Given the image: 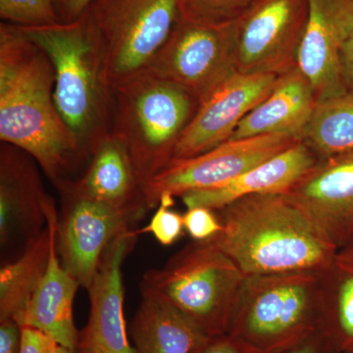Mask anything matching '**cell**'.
Listing matches in <instances>:
<instances>
[{
    "instance_id": "6da1fadb",
    "label": "cell",
    "mask_w": 353,
    "mask_h": 353,
    "mask_svg": "<svg viewBox=\"0 0 353 353\" xmlns=\"http://www.w3.org/2000/svg\"><path fill=\"white\" fill-rule=\"evenodd\" d=\"M52 62L20 26L0 25V139L34 158L57 185L85 158L54 99Z\"/></svg>"
},
{
    "instance_id": "7a4b0ae2",
    "label": "cell",
    "mask_w": 353,
    "mask_h": 353,
    "mask_svg": "<svg viewBox=\"0 0 353 353\" xmlns=\"http://www.w3.org/2000/svg\"><path fill=\"white\" fill-rule=\"evenodd\" d=\"M211 238L246 276L324 271L338 250L284 194L243 196L215 210Z\"/></svg>"
},
{
    "instance_id": "3957f363",
    "label": "cell",
    "mask_w": 353,
    "mask_h": 353,
    "mask_svg": "<svg viewBox=\"0 0 353 353\" xmlns=\"http://www.w3.org/2000/svg\"><path fill=\"white\" fill-rule=\"evenodd\" d=\"M54 67L55 104L85 157L112 129L113 88L99 41L83 13L71 23L21 27Z\"/></svg>"
},
{
    "instance_id": "277c9868",
    "label": "cell",
    "mask_w": 353,
    "mask_h": 353,
    "mask_svg": "<svg viewBox=\"0 0 353 353\" xmlns=\"http://www.w3.org/2000/svg\"><path fill=\"white\" fill-rule=\"evenodd\" d=\"M323 271L245 277L228 333L259 353H280L322 326Z\"/></svg>"
},
{
    "instance_id": "5b68a950",
    "label": "cell",
    "mask_w": 353,
    "mask_h": 353,
    "mask_svg": "<svg viewBox=\"0 0 353 353\" xmlns=\"http://www.w3.org/2000/svg\"><path fill=\"white\" fill-rule=\"evenodd\" d=\"M112 88L111 132L126 145L145 189L173 160L199 102L176 83L146 71Z\"/></svg>"
},
{
    "instance_id": "8992f818",
    "label": "cell",
    "mask_w": 353,
    "mask_h": 353,
    "mask_svg": "<svg viewBox=\"0 0 353 353\" xmlns=\"http://www.w3.org/2000/svg\"><path fill=\"white\" fill-rule=\"evenodd\" d=\"M246 276L209 239L190 241L141 279V296L161 299L208 336L228 333Z\"/></svg>"
},
{
    "instance_id": "52a82bcc",
    "label": "cell",
    "mask_w": 353,
    "mask_h": 353,
    "mask_svg": "<svg viewBox=\"0 0 353 353\" xmlns=\"http://www.w3.org/2000/svg\"><path fill=\"white\" fill-rule=\"evenodd\" d=\"M85 13L113 88L150 67L179 19L178 0H94Z\"/></svg>"
},
{
    "instance_id": "ba28073f",
    "label": "cell",
    "mask_w": 353,
    "mask_h": 353,
    "mask_svg": "<svg viewBox=\"0 0 353 353\" xmlns=\"http://www.w3.org/2000/svg\"><path fill=\"white\" fill-rule=\"evenodd\" d=\"M238 20L210 25L178 19L146 72L176 83L197 102L236 72Z\"/></svg>"
},
{
    "instance_id": "9c48e42d",
    "label": "cell",
    "mask_w": 353,
    "mask_h": 353,
    "mask_svg": "<svg viewBox=\"0 0 353 353\" xmlns=\"http://www.w3.org/2000/svg\"><path fill=\"white\" fill-rule=\"evenodd\" d=\"M301 141L288 134H263L229 139L208 152L171 161L145 187L148 208H157L163 194L182 196L217 187L271 159Z\"/></svg>"
},
{
    "instance_id": "30bf717a",
    "label": "cell",
    "mask_w": 353,
    "mask_h": 353,
    "mask_svg": "<svg viewBox=\"0 0 353 353\" xmlns=\"http://www.w3.org/2000/svg\"><path fill=\"white\" fill-rule=\"evenodd\" d=\"M307 0H257L238 20L236 72L282 76L297 67Z\"/></svg>"
},
{
    "instance_id": "8fae6325",
    "label": "cell",
    "mask_w": 353,
    "mask_h": 353,
    "mask_svg": "<svg viewBox=\"0 0 353 353\" xmlns=\"http://www.w3.org/2000/svg\"><path fill=\"white\" fill-rule=\"evenodd\" d=\"M55 185L62 197L58 255L64 268L88 290L109 246L132 230L134 222L115 209L81 196L65 180Z\"/></svg>"
},
{
    "instance_id": "7c38bea8",
    "label": "cell",
    "mask_w": 353,
    "mask_h": 353,
    "mask_svg": "<svg viewBox=\"0 0 353 353\" xmlns=\"http://www.w3.org/2000/svg\"><path fill=\"white\" fill-rule=\"evenodd\" d=\"M279 77L236 72L220 83L199 102L179 139L173 160L196 157L231 139L243 118L270 94Z\"/></svg>"
},
{
    "instance_id": "4fadbf2b",
    "label": "cell",
    "mask_w": 353,
    "mask_h": 353,
    "mask_svg": "<svg viewBox=\"0 0 353 353\" xmlns=\"http://www.w3.org/2000/svg\"><path fill=\"white\" fill-rule=\"evenodd\" d=\"M339 250L353 239V150L320 159L285 192Z\"/></svg>"
},
{
    "instance_id": "5bb4252c",
    "label": "cell",
    "mask_w": 353,
    "mask_h": 353,
    "mask_svg": "<svg viewBox=\"0 0 353 353\" xmlns=\"http://www.w3.org/2000/svg\"><path fill=\"white\" fill-rule=\"evenodd\" d=\"M308 17L297 68L314 90L318 103L347 92L341 55L353 34V0H307Z\"/></svg>"
},
{
    "instance_id": "9a60e30c",
    "label": "cell",
    "mask_w": 353,
    "mask_h": 353,
    "mask_svg": "<svg viewBox=\"0 0 353 353\" xmlns=\"http://www.w3.org/2000/svg\"><path fill=\"white\" fill-rule=\"evenodd\" d=\"M138 236L137 230H130L116 239L102 257L87 290L90 317L80 333L79 353H137L125 320L122 266Z\"/></svg>"
},
{
    "instance_id": "2e32d148",
    "label": "cell",
    "mask_w": 353,
    "mask_h": 353,
    "mask_svg": "<svg viewBox=\"0 0 353 353\" xmlns=\"http://www.w3.org/2000/svg\"><path fill=\"white\" fill-rule=\"evenodd\" d=\"M34 159L24 150L2 143L0 150V245L28 243L48 227L44 192Z\"/></svg>"
},
{
    "instance_id": "e0dca14e",
    "label": "cell",
    "mask_w": 353,
    "mask_h": 353,
    "mask_svg": "<svg viewBox=\"0 0 353 353\" xmlns=\"http://www.w3.org/2000/svg\"><path fill=\"white\" fill-rule=\"evenodd\" d=\"M46 219L51 234L48 269L29 305L16 320L21 327L41 332L59 347L78 352L80 333L74 321V301L80 284L60 261L57 250L59 216L51 199L46 208Z\"/></svg>"
},
{
    "instance_id": "ac0fdd59",
    "label": "cell",
    "mask_w": 353,
    "mask_h": 353,
    "mask_svg": "<svg viewBox=\"0 0 353 353\" xmlns=\"http://www.w3.org/2000/svg\"><path fill=\"white\" fill-rule=\"evenodd\" d=\"M65 181L81 196L115 209L134 223L150 209L131 155L113 132L90 153L85 174L79 180Z\"/></svg>"
},
{
    "instance_id": "d6986e66",
    "label": "cell",
    "mask_w": 353,
    "mask_h": 353,
    "mask_svg": "<svg viewBox=\"0 0 353 353\" xmlns=\"http://www.w3.org/2000/svg\"><path fill=\"white\" fill-rule=\"evenodd\" d=\"M320 159L303 141H299L229 182L189 192L180 197L187 209L206 208L218 210L252 194H285L307 175Z\"/></svg>"
},
{
    "instance_id": "ffe728a7",
    "label": "cell",
    "mask_w": 353,
    "mask_h": 353,
    "mask_svg": "<svg viewBox=\"0 0 353 353\" xmlns=\"http://www.w3.org/2000/svg\"><path fill=\"white\" fill-rule=\"evenodd\" d=\"M317 103L312 85L296 67L279 77L270 94L243 118L231 139L288 134L301 141Z\"/></svg>"
},
{
    "instance_id": "44dd1931",
    "label": "cell",
    "mask_w": 353,
    "mask_h": 353,
    "mask_svg": "<svg viewBox=\"0 0 353 353\" xmlns=\"http://www.w3.org/2000/svg\"><path fill=\"white\" fill-rule=\"evenodd\" d=\"M137 353H190L208 336L170 304L141 296L129 329Z\"/></svg>"
},
{
    "instance_id": "7402d4cb",
    "label": "cell",
    "mask_w": 353,
    "mask_h": 353,
    "mask_svg": "<svg viewBox=\"0 0 353 353\" xmlns=\"http://www.w3.org/2000/svg\"><path fill=\"white\" fill-rule=\"evenodd\" d=\"M50 228L30 241L20 256L0 270V321L17 320L29 305L50 261Z\"/></svg>"
},
{
    "instance_id": "603a6c76",
    "label": "cell",
    "mask_w": 353,
    "mask_h": 353,
    "mask_svg": "<svg viewBox=\"0 0 353 353\" xmlns=\"http://www.w3.org/2000/svg\"><path fill=\"white\" fill-rule=\"evenodd\" d=\"M321 282V329L336 352L353 353V263L336 259Z\"/></svg>"
},
{
    "instance_id": "cb8c5ba5",
    "label": "cell",
    "mask_w": 353,
    "mask_h": 353,
    "mask_svg": "<svg viewBox=\"0 0 353 353\" xmlns=\"http://www.w3.org/2000/svg\"><path fill=\"white\" fill-rule=\"evenodd\" d=\"M319 158L353 150V92L320 101L301 139Z\"/></svg>"
},
{
    "instance_id": "d4e9b609",
    "label": "cell",
    "mask_w": 353,
    "mask_h": 353,
    "mask_svg": "<svg viewBox=\"0 0 353 353\" xmlns=\"http://www.w3.org/2000/svg\"><path fill=\"white\" fill-rule=\"evenodd\" d=\"M257 0H178L179 19L221 25L240 19Z\"/></svg>"
},
{
    "instance_id": "484cf974",
    "label": "cell",
    "mask_w": 353,
    "mask_h": 353,
    "mask_svg": "<svg viewBox=\"0 0 353 353\" xmlns=\"http://www.w3.org/2000/svg\"><path fill=\"white\" fill-rule=\"evenodd\" d=\"M3 22L20 27H39L59 23L53 0H0Z\"/></svg>"
},
{
    "instance_id": "4316f807",
    "label": "cell",
    "mask_w": 353,
    "mask_h": 353,
    "mask_svg": "<svg viewBox=\"0 0 353 353\" xmlns=\"http://www.w3.org/2000/svg\"><path fill=\"white\" fill-rule=\"evenodd\" d=\"M175 197L171 194H163L160 199L157 211L152 216L148 226L137 230L138 234L150 233L157 239L160 245L168 246L182 236L183 229V215L174 211Z\"/></svg>"
},
{
    "instance_id": "83f0119b",
    "label": "cell",
    "mask_w": 353,
    "mask_h": 353,
    "mask_svg": "<svg viewBox=\"0 0 353 353\" xmlns=\"http://www.w3.org/2000/svg\"><path fill=\"white\" fill-rule=\"evenodd\" d=\"M183 226L194 241H206L222 230L215 210L206 208H188L183 214Z\"/></svg>"
},
{
    "instance_id": "f1b7e54d",
    "label": "cell",
    "mask_w": 353,
    "mask_h": 353,
    "mask_svg": "<svg viewBox=\"0 0 353 353\" xmlns=\"http://www.w3.org/2000/svg\"><path fill=\"white\" fill-rule=\"evenodd\" d=\"M190 353H259L245 341L230 334L208 336Z\"/></svg>"
},
{
    "instance_id": "f546056e",
    "label": "cell",
    "mask_w": 353,
    "mask_h": 353,
    "mask_svg": "<svg viewBox=\"0 0 353 353\" xmlns=\"http://www.w3.org/2000/svg\"><path fill=\"white\" fill-rule=\"evenodd\" d=\"M22 328L15 320L0 321V353H21Z\"/></svg>"
},
{
    "instance_id": "4dcf8cb0",
    "label": "cell",
    "mask_w": 353,
    "mask_h": 353,
    "mask_svg": "<svg viewBox=\"0 0 353 353\" xmlns=\"http://www.w3.org/2000/svg\"><path fill=\"white\" fill-rule=\"evenodd\" d=\"M280 353H339L322 329L311 334L303 343Z\"/></svg>"
},
{
    "instance_id": "1f68e13d",
    "label": "cell",
    "mask_w": 353,
    "mask_h": 353,
    "mask_svg": "<svg viewBox=\"0 0 353 353\" xmlns=\"http://www.w3.org/2000/svg\"><path fill=\"white\" fill-rule=\"evenodd\" d=\"M94 0H53L59 23H71L81 17Z\"/></svg>"
},
{
    "instance_id": "d6a6232c",
    "label": "cell",
    "mask_w": 353,
    "mask_h": 353,
    "mask_svg": "<svg viewBox=\"0 0 353 353\" xmlns=\"http://www.w3.org/2000/svg\"><path fill=\"white\" fill-rule=\"evenodd\" d=\"M22 328V350L21 353H46L51 339L38 330L21 327Z\"/></svg>"
},
{
    "instance_id": "836d02e7",
    "label": "cell",
    "mask_w": 353,
    "mask_h": 353,
    "mask_svg": "<svg viewBox=\"0 0 353 353\" xmlns=\"http://www.w3.org/2000/svg\"><path fill=\"white\" fill-rule=\"evenodd\" d=\"M341 73L347 90L353 92V34L343 46L341 55Z\"/></svg>"
},
{
    "instance_id": "e575fe53",
    "label": "cell",
    "mask_w": 353,
    "mask_h": 353,
    "mask_svg": "<svg viewBox=\"0 0 353 353\" xmlns=\"http://www.w3.org/2000/svg\"><path fill=\"white\" fill-rule=\"evenodd\" d=\"M336 259L353 263V239L336 253Z\"/></svg>"
},
{
    "instance_id": "d590c367",
    "label": "cell",
    "mask_w": 353,
    "mask_h": 353,
    "mask_svg": "<svg viewBox=\"0 0 353 353\" xmlns=\"http://www.w3.org/2000/svg\"><path fill=\"white\" fill-rule=\"evenodd\" d=\"M46 353H58V345L54 341H51L50 345H48Z\"/></svg>"
},
{
    "instance_id": "8d00e7d4",
    "label": "cell",
    "mask_w": 353,
    "mask_h": 353,
    "mask_svg": "<svg viewBox=\"0 0 353 353\" xmlns=\"http://www.w3.org/2000/svg\"><path fill=\"white\" fill-rule=\"evenodd\" d=\"M58 353H79L78 352H72V350H66V348L59 347L58 345Z\"/></svg>"
}]
</instances>
